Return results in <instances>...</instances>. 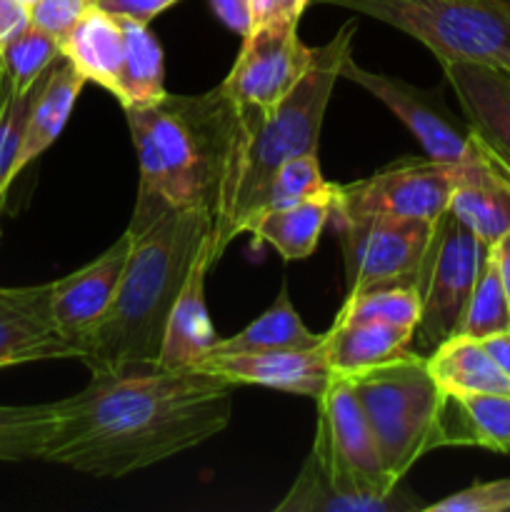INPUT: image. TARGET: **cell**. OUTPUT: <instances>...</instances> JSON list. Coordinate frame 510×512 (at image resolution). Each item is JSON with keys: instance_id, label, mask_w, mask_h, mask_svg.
<instances>
[{"instance_id": "6da1fadb", "label": "cell", "mask_w": 510, "mask_h": 512, "mask_svg": "<svg viewBox=\"0 0 510 512\" xmlns=\"http://www.w3.org/2000/svg\"><path fill=\"white\" fill-rule=\"evenodd\" d=\"M233 390L225 375L160 363L90 373L80 393L53 403L43 460L95 478H125L223 433Z\"/></svg>"}, {"instance_id": "7a4b0ae2", "label": "cell", "mask_w": 510, "mask_h": 512, "mask_svg": "<svg viewBox=\"0 0 510 512\" xmlns=\"http://www.w3.org/2000/svg\"><path fill=\"white\" fill-rule=\"evenodd\" d=\"M125 120L140 173L130 233L168 210L215 218L235 123V103L223 85L198 95L165 93L158 103L125 110Z\"/></svg>"}, {"instance_id": "3957f363", "label": "cell", "mask_w": 510, "mask_h": 512, "mask_svg": "<svg viewBox=\"0 0 510 512\" xmlns=\"http://www.w3.org/2000/svg\"><path fill=\"white\" fill-rule=\"evenodd\" d=\"M355 20H348L325 45L313 50L308 73L275 108L235 105L223 188L213 218L210 253L218 263L245 223L263 210L270 180L285 160L318 153L320 130L340 68L353 53Z\"/></svg>"}, {"instance_id": "277c9868", "label": "cell", "mask_w": 510, "mask_h": 512, "mask_svg": "<svg viewBox=\"0 0 510 512\" xmlns=\"http://www.w3.org/2000/svg\"><path fill=\"white\" fill-rule=\"evenodd\" d=\"M210 238L213 218L203 210H168L140 233H130V255L113 303L78 343V358L90 373L158 363L170 310Z\"/></svg>"}, {"instance_id": "5b68a950", "label": "cell", "mask_w": 510, "mask_h": 512, "mask_svg": "<svg viewBox=\"0 0 510 512\" xmlns=\"http://www.w3.org/2000/svg\"><path fill=\"white\" fill-rule=\"evenodd\" d=\"M278 512L425 510L403 480L388 473L373 428L343 375L318 398L313 448Z\"/></svg>"}, {"instance_id": "8992f818", "label": "cell", "mask_w": 510, "mask_h": 512, "mask_svg": "<svg viewBox=\"0 0 510 512\" xmlns=\"http://www.w3.org/2000/svg\"><path fill=\"white\" fill-rule=\"evenodd\" d=\"M358 398L383 463L403 480L423 455L440 448V408L445 393L428 370V358L405 350L385 363L343 375Z\"/></svg>"}, {"instance_id": "52a82bcc", "label": "cell", "mask_w": 510, "mask_h": 512, "mask_svg": "<svg viewBox=\"0 0 510 512\" xmlns=\"http://www.w3.org/2000/svg\"><path fill=\"white\" fill-rule=\"evenodd\" d=\"M393 25L435 60L455 58L510 70V0H315Z\"/></svg>"}, {"instance_id": "ba28073f", "label": "cell", "mask_w": 510, "mask_h": 512, "mask_svg": "<svg viewBox=\"0 0 510 512\" xmlns=\"http://www.w3.org/2000/svg\"><path fill=\"white\" fill-rule=\"evenodd\" d=\"M485 255L488 245L480 243L455 213L445 210L435 223L420 273L418 290L423 313L413 338L418 340V353L428 355L440 343L458 335Z\"/></svg>"}, {"instance_id": "9c48e42d", "label": "cell", "mask_w": 510, "mask_h": 512, "mask_svg": "<svg viewBox=\"0 0 510 512\" xmlns=\"http://www.w3.org/2000/svg\"><path fill=\"white\" fill-rule=\"evenodd\" d=\"M345 260V285H420L435 223L393 215H330Z\"/></svg>"}, {"instance_id": "30bf717a", "label": "cell", "mask_w": 510, "mask_h": 512, "mask_svg": "<svg viewBox=\"0 0 510 512\" xmlns=\"http://www.w3.org/2000/svg\"><path fill=\"white\" fill-rule=\"evenodd\" d=\"M458 163L403 158L348 185H335V215H393L438 223L450 208Z\"/></svg>"}, {"instance_id": "8fae6325", "label": "cell", "mask_w": 510, "mask_h": 512, "mask_svg": "<svg viewBox=\"0 0 510 512\" xmlns=\"http://www.w3.org/2000/svg\"><path fill=\"white\" fill-rule=\"evenodd\" d=\"M340 78L360 85L378 98L420 143L428 158L440 163H463L478 153L473 130L463 113H453L440 90H425L403 78L373 73L350 55L340 68Z\"/></svg>"}, {"instance_id": "7c38bea8", "label": "cell", "mask_w": 510, "mask_h": 512, "mask_svg": "<svg viewBox=\"0 0 510 512\" xmlns=\"http://www.w3.org/2000/svg\"><path fill=\"white\" fill-rule=\"evenodd\" d=\"M313 50L300 40L298 23H265L243 38L240 53L223 80L235 105L275 108L313 63Z\"/></svg>"}, {"instance_id": "4fadbf2b", "label": "cell", "mask_w": 510, "mask_h": 512, "mask_svg": "<svg viewBox=\"0 0 510 512\" xmlns=\"http://www.w3.org/2000/svg\"><path fill=\"white\" fill-rule=\"evenodd\" d=\"M438 63L478 150L510 180V70L455 58H440Z\"/></svg>"}, {"instance_id": "5bb4252c", "label": "cell", "mask_w": 510, "mask_h": 512, "mask_svg": "<svg viewBox=\"0 0 510 512\" xmlns=\"http://www.w3.org/2000/svg\"><path fill=\"white\" fill-rule=\"evenodd\" d=\"M78 358L53 318V283L0 288V368Z\"/></svg>"}, {"instance_id": "9a60e30c", "label": "cell", "mask_w": 510, "mask_h": 512, "mask_svg": "<svg viewBox=\"0 0 510 512\" xmlns=\"http://www.w3.org/2000/svg\"><path fill=\"white\" fill-rule=\"evenodd\" d=\"M195 368L225 375L235 385H260L280 393L318 400L333 383L335 373L323 345L310 350H270V353L210 355Z\"/></svg>"}, {"instance_id": "2e32d148", "label": "cell", "mask_w": 510, "mask_h": 512, "mask_svg": "<svg viewBox=\"0 0 510 512\" xmlns=\"http://www.w3.org/2000/svg\"><path fill=\"white\" fill-rule=\"evenodd\" d=\"M128 255L130 233L125 230L105 253L53 283L55 325L75 348L113 303Z\"/></svg>"}, {"instance_id": "e0dca14e", "label": "cell", "mask_w": 510, "mask_h": 512, "mask_svg": "<svg viewBox=\"0 0 510 512\" xmlns=\"http://www.w3.org/2000/svg\"><path fill=\"white\" fill-rule=\"evenodd\" d=\"M213 265L215 260L210 253V243H205L190 268L188 280L180 288L173 310H170L158 358L163 368H195L200 360L208 358L213 345L218 343V335L210 323L208 305H205V278Z\"/></svg>"}, {"instance_id": "ac0fdd59", "label": "cell", "mask_w": 510, "mask_h": 512, "mask_svg": "<svg viewBox=\"0 0 510 512\" xmlns=\"http://www.w3.org/2000/svg\"><path fill=\"white\" fill-rule=\"evenodd\" d=\"M448 210L490 248L510 230V180L478 150L458 163Z\"/></svg>"}, {"instance_id": "d6986e66", "label": "cell", "mask_w": 510, "mask_h": 512, "mask_svg": "<svg viewBox=\"0 0 510 512\" xmlns=\"http://www.w3.org/2000/svg\"><path fill=\"white\" fill-rule=\"evenodd\" d=\"M463 445L510 453V395L445 393L440 408V448Z\"/></svg>"}, {"instance_id": "ffe728a7", "label": "cell", "mask_w": 510, "mask_h": 512, "mask_svg": "<svg viewBox=\"0 0 510 512\" xmlns=\"http://www.w3.org/2000/svg\"><path fill=\"white\" fill-rule=\"evenodd\" d=\"M335 208V183H328L323 193L283 208L260 210L245 223L243 233L253 235L258 243L273 245L283 260H303L315 253L318 240Z\"/></svg>"}, {"instance_id": "44dd1931", "label": "cell", "mask_w": 510, "mask_h": 512, "mask_svg": "<svg viewBox=\"0 0 510 512\" xmlns=\"http://www.w3.org/2000/svg\"><path fill=\"white\" fill-rule=\"evenodd\" d=\"M65 58L83 73L88 83L115 93L123 63V25L115 15L90 5L83 18L60 40Z\"/></svg>"}, {"instance_id": "7402d4cb", "label": "cell", "mask_w": 510, "mask_h": 512, "mask_svg": "<svg viewBox=\"0 0 510 512\" xmlns=\"http://www.w3.org/2000/svg\"><path fill=\"white\" fill-rule=\"evenodd\" d=\"M415 333L383 323H338L323 333V353L335 375H355L410 350Z\"/></svg>"}, {"instance_id": "603a6c76", "label": "cell", "mask_w": 510, "mask_h": 512, "mask_svg": "<svg viewBox=\"0 0 510 512\" xmlns=\"http://www.w3.org/2000/svg\"><path fill=\"white\" fill-rule=\"evenodd\" d=\"M85 83L88 80L65 55L50 68L48 78L40 85L33 110H30L23 148H20L18 155V175L25 165L33 163L38 155H43L58 140L70 113H73L75 100L83 93Z\"/></svg>"}, {"instance_id": "cb8c5ba5", "label": "cell", "mask_w": 510, "mask_h": 512, "mask_svg": "<svg viewBox=\"0 0 510 512\" xmlns=\"http://www.w3.org/2000/svg\"><path fill=\"white\" fill-rule=\"evenodd\" d=\"M428 370L440 390L453 395L505 393L510 395V378L500 370L483 340L453 335L430 350Z\"/></svg>"}, {"instance_id": "d4e9b609", "label": "cell", "mask_w": 510, "mask_h": 512, "mask_svg": "<svg viewBox=\"0 0 510 512\" xmlns=\"http://www.w3.org/2000/svg\"><path fill=\"white\" fill-rule=\"evenodd\" d=\"M323 343V333H313L303 323L295 305L290 303L288 290H280L275 303L260 318L245 325L230 338H218L210 355H245L270 353V350H310ZM208 355V358H210Z\"/></svg>"}, {"instance_id": "484cf974", "label": "cell", "mask_w": 510, "mask_h": 512, "mask_svg": "<svg viewBox=\"0 0 510 512\" xmlns=\"http://www.w3.org/2000/svg\"><path fill=\"white\" fill-rule=\"evenodd\" d=\"M123 25V63H120L115 98L128 108L158 103L165 98V65L163 48L148 25L118 18Z\"/></svg>"}, {"instance_id": "4316f807", "label": "cell", "mask_w": 510, "mask_h": 512, "mask_svg": "<svg viewBox=\"0 0 510 512\" xmlns=\"http://www.w3.org/2000/svg\"><path fill=\"white\" fill-rule=\"evenodd\" d=\"M423 298L415 285H375L353 290L335 313L338 323H383L395 328H418Z\"/></svg>"}, {"instance_id": "83f0119b", "label": "cell", "mask_w": 510, "mask_h": 512, "mask_svg": "<svg viewBox=\"0 0 510 512\" xmlns=\"http://www.w3.org/2000/svg\"><path fill=\"white\" fill-rule=\"evenodd\" d=\"M60 58V40L30 23L0 48V85L13 93H28Z\"/></svg>"}, {"instance_id": "f1b7e54d", "label": "cell", "mask_w": 510, "mask_h": 512, "mask_svg": "<svg viewBox=\"0 0 510 512\" xmlns=\"http://www.w3.org/2000/svg\"><path fill=\"white\" fill-rule=\"evenodd\" d=\"M55 425V405H0V463L43 460Z\"/></svg>"}, {"instance_id": "f546056e", "label": "cell", "mask_w": 510, "mask_h": 512, "mask_svg": "<svg viewBox=\"0 0 510 512\" xmlns=\"http://www.w3.org/2000/svg\"><path fill=\"white\" fill-rule=\"evenodd\" d=\"M510 328V298L505 293V285L500 280L495 260L490 253L485 255L483 268H480L475 288L470 293L468 308H465L463 323L458 335L465 338L485 340L495 333H503Z\"/></svg>"}, {"instance_id": "4dcf8cb0", "label": "cell", "mask_w": 510, "mask_h": 512, "mask_svg": "<svg viewBox=\"0 0 510 512\" xmlns=\"http://www.w3.org/2000/svg\"><path fill=\"white\" fill-rule=\"evenodd\" d=\"M48 73L28 93H13L5 85H0V210H3L10 183L18 178V155L23 148L30 110H33L40 85L45 83Z\"/></svg>"}, {"instance_id": "1f68e13d", "label": "cell", "mask_w": 510, "mask_h": 512, "mask_svg": "<svg viewBox=\"0 0 510 512\" xmlns=\"http://www.w3.org/2000/svg\"><path fill=\"white\" fill-rule=\"evenodd\" d=\"M325 188H328V180L323 178V170H320L318 153L295 155L275 170L263 210L300 203V200L323 193Z\"/></svg>"}, {"instance_id": "d6a6232c", "label": "cell", "mask_w": 510, "mask_h": 512, "mask_svg": "<svg viewBox=\"0 0 510 512\" xmlns=\"http://www.w3.org/2000/svg\"><path fill=\"white\" fill-rule=\"evenodd\" d=\"M430 512H505L510 510V478L475 483L458 490L433 505H425Z\"/></svg>"}, {"instance_id": "836d02e7", "label": "cell", "mask_w": 510, "mask_h": 512, "mask_svg": "<svg viewBox=\"0 0 510 512\" xmlns=\"http://www.w3.org/2000/svg\"><path fill=\"white\" fill-rule=\"evenodd\" d=\"M90 8V0H38L30 8V23L63 40Z\"/></svg>"}, {"instance_id": "e575fe53", "label": "cell", "mask_w": 510, "mask_h": 512, "mask_svg": "<svg viewBox=\"0 0 510 512\" xmlns=\"http://www.w3.org/2000/svg\"><path fill=\"white\" fill-rule=\"evenodd\" d=\"M180 0H90V5L115 15V18L135 20V23L150 25L160 13L173 8Z\"/></svg>"}, {"instance_id": "d590c367", "label": "cell", "mask_w": 510, "mask_h": 512, "mask_svg": "<svg viewBox=\"0 0 510 512\" xmlns=\"http://www.w3.org/2000/svg\"><path fill=\"white\" fill-rule=\"evenodd\" d=\"M308 3L310 0H250V20L253 28L265 23H300Z\"/></svg>"}, {"instance_id": "8d00e7d4", "label": "cell", "mask_w": 510, "mask_h": 512, "mask_svg": "<svg viewBox=\"0 0 510 512\" xmlns=\"http://www.w3.org/2000/svg\"><path fill=\"white\" fill-rule=\"evenodd\" d=\"M30 25V8L18 0H0V48Z\"/></svg>"}, {"instance_id": "74e56055", "label": "cell", "mask_w": 510, "mask_h": 512, "mask_svg": "<svg viewBox=\"0 0 510 512\" xmlns=\"http://www.w3.org/2000/svg\"><path fill=\"white\" fill-rule=\"evenodd\" d=\"M215 15L228 25L233 33L248 35L253 28V20H250V0H210Z\"/></svg>"}, {"instance_id": "f35d334b", "label": "cell", "mask_w": 510, "mask_h": 512, "mask_svg": "<svg viewBox=\"0 0 510 512\" xmlns=\"http://www.w3.org/2000/svg\"><path fill=\"white\" fill-rule=\"evenodd\" d=\"M483 345L485 350L493 355L495 363L500 365V370L510 378V328L503 330V333H495L490 335V338H485Z\"/></svg>"}, {"instance_id": "ab89813d", "label": "cell", "mask_w": 510, "mask_h": 512, "mask_svg": "<svg viewBox=\"0 0 510 512\" xmlns=\"http://www.w3.org/2000/svg\"><path fill=\"white\" fill-rule=\"evenodd\" d=\"M488 253L490 258L495 260V268H498L500 280H503L505 285V293H508L510 298V230L498 240V243L490 245Z\"/></svg>"}, {"instance_id": "60d3db41", "label": "cell", "mask_w": 510, "mask_h": 512, "mask_svg": "<svg viewBox=\"0 0 510 512\" xmlns=\"http://www.w3.org/2000/svg\"><path fill=\"white\" fill-rule=\"evenodd\" d=\"M18 3H23V5H28V8H33V5L38 3V0H18Z\"/></svg>"}]
</instances>
